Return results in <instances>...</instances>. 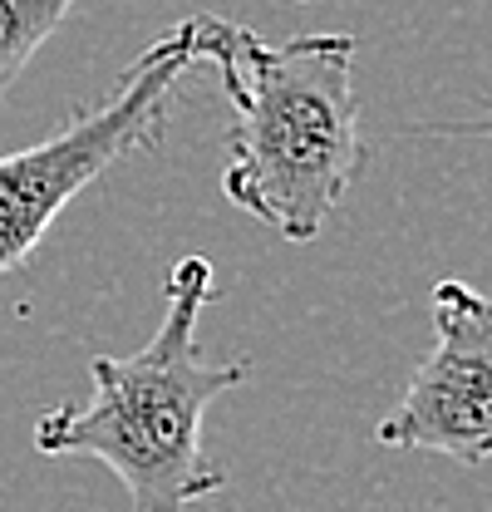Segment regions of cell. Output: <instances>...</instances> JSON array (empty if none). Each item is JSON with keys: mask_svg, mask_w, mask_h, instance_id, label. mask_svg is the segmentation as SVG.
Instances as JSON below:
<instances>
[{"mask_svg": "<svg viewBox=\"0 0 492 512\" xmlns=\"http://www.w3.org/2000/svg\"><path fill=\"white\" fill-rule=\"evenodd\" d=\"M183 30L232 99L222 192L286 242L320 237L360 168L355 40H261L217 15H192Z\"/></svg>", "mask_w": 492, "mask_h": 512, "instance_id": "obj_1", "label": "cell"}, {"mask_svg": "<svg viewBox=\"0 0 492 512\" xmlns=\"http://www.w3.org/2000/svg\"><path fill=\"white\" fill-rule=\"evenodd\" d=\"M212 301V261L183 256L163 291V325L133 355H94L89 404H60L35 424V448L99 458L133 498V512H187L227 488L202 448V414L246 384V360H207L197 320Z\"/></svg>", "mask_w": 492, "mask_h": 512, "instance_id": "obj_2", "label": "cell"}, {"mask_svg": "<svg viewBox=\"0 0 492 512\" xmlns=\"http://www.w3.org/2000/svg\"><path fill=\"white\" fill-rule=\"evenodd\" d=\"M192 64L197 55L178 25L128 64L94 109L69 114L64 128L20 153H0V276L30 261L60 212L99 173L168 138L178 84Z\"/></svg>", "mask_w": 492, "mask_h": 512, "instance_id": "obj_3", "label": "cell"}, {"mask_svg": "<svg viewBox=\"0 0 492 512\" xmlns=\"http://www.w3.org/2000/svg\"><path fill=\"white\" fill-rule=\"evenodd\" d=\"M433 350L404 384V399L379 419L384 448H424L463 468L492 458V296L443 276L429 296Z\"/></svg>", "mask_w": 492, "mask_h": 512, "instance_id": "obj_4", "label": "cell"}, {"mask_svg": "<svg viewBox=\"0 0 492 512\" xmlns=\"http://www.w3.org/2000/svg\"><path fill=\"white\" fill-rule=\"evenodd\" d=\"M79 0H0V99Z\"/></svg>", "mask_w": 492, "mask_h": 512, "instance_id": "obj_5", "label": "cell"}, {"mask_svg": "<svg viewBox=\"0 0 492 512\" xmlns=\"http://www.w3.org/2000/svg\"><path fill=\"white\" fill-rule=\"evenodd\" d=\"M443 133H483V138H488V143H492V109H488V114H483V119H473V124L443 128Z\"/></svg>", "mask_w": 492, "mask_h": 512, "instance_id": "obj_6", "label": "cell"}]
</instances>
